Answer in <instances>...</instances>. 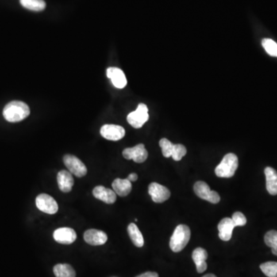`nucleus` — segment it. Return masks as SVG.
Returning a JSON list of instances; mask_svg holds the SVG:
<instances>
[{
	"instance_id": "a211bd4d",
	"label": "nucleus",
	"mask_w": 277,
	"mask_h": 277,
	"mask_svg": "<svg viewBox=\"0 0 277 277\" xmlns=\"http://www.w3.org/2000/svg\"><path fill=\"white\" fill-rule=\"evenodd\" d=\"M112 186L113 188V191L122 197L129 195L132 190V184L128 179H123L117 178L113 181Z\"/></svg>"
},
{
	"instance_id": "1a4fd4ad",
	"label": "nucleus",
	"mask_w": 277,
	"mask_h": 277,
	"mask_svg": "<svg viewBox=\"0 0 277 277\" xmlns=\"http://www.w3.org/2000/svg\"><path fill=\"white\" fill-rule=\"evenodd\" d=\"M149 194L151 196L152 201L156 203H162L168 201L170 197V191L168 188L157 182H152L150 184Z\"/></svg>"
},
{
	"instance_id": "f03ea898",
	"label": "nucleus",
	"mask_w": 277,
	"mask_h": 277,
	"mask_svg": "<svg viewBox=\"0 0 277 277\" xmlns=\"http://www.w3.org/2000/svg\"><path fill=\"white\" fill-rule=\"evenodd\" d=\"M191 237L190 228L186 225L177 226L170 238V247L172 251L179 252L187 245Z\"/></svg>"
},
{
	"instance_id": "20e7f679",
	"label": "nucleus",
	"mask_w": 277,
	"mask_h": 277,
	"mask_svg": "<svg viewBox=\"0 0 277 277\" xmlns=\"http://www.w3.org/2000/svg\"><path fill=\"white\" fill-rule=\"evenodd\" d=\"M148 120V108L143 103L139 104L137 109L127 116V121L135 129L141 128Z\"/></svg>"
},
{
	"instance_id": "2eb2a0df",
	"label": "nucleus",
	"mask_w": 277,
	"mask_h": 277,
	"mask_svg": "<svg viewBox=\"0 0 277 277\" xmlns=\"http://www.w3.org/2000/svg\"><path fill=\"white\" fill-rule=\"evenodd\" d=\"M93 194L95 198L107 204H113L116 201V193L102 186H96L93 189Z\"/></svg>"
},
{
	"instance_id": "f8f14e48",
	"label": "nucleus",
	"mask_w": 277,
	"mask_h": 277,
	"mask_svg": "<svg viewBox=\"0 0 277 277\" xmlns=\"http://www.w3.org/2000/svg\"><path fill=\"white\" fill-rule=\"evenodd\" d=\"M83 237L86 243L92 246L103 245L108 240L106 232L96 229H88Z\"/></svg>"
},
{
	"instance_id": "7ed1b4c3",
	"label": "nucleus",
	"mask_w": 277,
	"mask_h": 277,
	"mask_svg": "<svg viewBox=\"0 0 277 277\" xmlns=\"http://www.w3.org/2000/svg\"><path fill=\"white\" fill-rule=\"evenodd\" d=\"M239 160L234 153H228L215 169V174L220 178H231L237 170Z\"/></svg>"
},
{
	"instance_id": "412c9836",
	"label": "nucleus",
	"mask_w": 277,
	"mask_h": 277,
	"mask_svg": "<svg viewBox=\"0 0 277 277\" xmlns=\"http://www.w3.org/2000/svg\"><path fill=\"white\" fill-rule=\"evenodd\" d=\"M53 273L56 277H76L74 269L70 264H57L53 267Z\"/></svg>"
},
{
	"instance_id": "cd10ccee",
	"label": "nucleus",
	"mask_w": 277,
	"mask_h": 277,
	"mask_svg": "<svg viewBox=\"0 0 277 277\" xmlns=\"http://www.w3.org/2000/svg\"><path fill=\"white\" fill-rule=\"evenodd\" d=\"M232 221L234 222L236 227H243L247 224V218L241 212H236L232 217Z\"/></svg>"
},
{
	"instance_id": "c85d7f7f",
	"label": "nucleus",
	"mask_w": 277,
	"mask_h": 277,
	"mask_svg": "<svg viewBox=\"0 0 277 277\" xmlns=\"http://www.w3.org/2000/svg\"><path fill=\"white\" fill-rule=\"evenodd\" d=\"M136 277H159V275L156 272H147L141 275L137 276Z\"/></svg>"
},
{
	"instance_id": "f3484780",
	"label": "nucleus",
	"mask_w": 277,
	"mask_h": 277,
	"mask_svg": "<svg viewBox=\"0 0 277 277\" xmlns=\"http://www.w3.org/2000/svg\"><path fill=\"white\" fill-rule=\"evenodd\" d=\"M57 182L61 191L70 193L74 185V177L70 172L61 170L58 173Z\"/></svg>"
},
{
	"instance_id": "4468645a",
	"label": "nucleus",
	"mask_w": 277,
	"mask_h": 277,
	"mask_svg": "<svg viewBox=\"0 0 277 277\" xmlns=\"http://www.w3.org/2000/svg\"><path fill=\"white\" fill-rule=\"evenodd\" d=\"M236 225L232 218L223 219L218 225L219 237L220 240L224 241H229L232 236V231L234 229Z\"/></svg>"
},
{
	"instance_id": "6e6552de",
	"label": "nucleus",
	"mask_w": 277,
	"mask_h": 277,
	"mask_svg": "<svg viewBox=\"0 0 277 277\" xmlns=\"http://www.w3.org/2000/svg\"><path fill=\"white\" fill-rule=\"evenodd\" d=\"M125 159H132L137 163H144L148 158V152L143 144H138L132 148H126L123 152Z\"/></svg>"
},
{
	"instance_id": "423d86ee",
	"label": "nucleus",
	"mask_w": 277,
	"mask_h": 277,
	"mask_svg": "<svg viewBox=\"0 0 277 277\" xmlns=\"http://www.w3.org/2000/svg\"><path fill=\"white\" fill-rule=\"evenodd\" d=\"M63 162L69 171L76 176L81 178V177L85 176L87 174L86 165L74 155L67 154L63 157Z\"/></svg>"
},
{
	"instance_id": "b1692460",
	"label": "nucleus",
	"mask_w": 277,
	"mask_h": 277,
	"mask_svg": "<svg viewBox=\"0 0 277 277\" xmlns=\"http://www.w3.org/2000/svg\"><path fill=\"white\" fill-rule=\"evenodd\" d=\"M263 274L268 277H277V262H267L260 265Z\"/></svg>"
},
{
	"instance_id": "c756f323",
	"label": "nucleus",
	"mask_w": 277,
	"mask_h": 277,
	"mask_svg": "<svg viewBox=\"0 0 277 277\" xmlns=\"http://www.w3.org/2000/svg\"><path fill=\"white\" fill-rule=\"evenodd\" d=\"M127 179H129L130 182H136L138 179V176L136 174H129V176Z\"/></svg>"
},
{
	"instance_id": "0eeeda50",
	"label": "nucleus",
	"mask_w": 277,
	"mask_h": 277,
	"mask_svg": "<svg viewBox=\"0 0 277 277\" xmlns=\"http://www.w3.org/2000/svg\"><path fill=\"white\" fill-rule=\"evenodd\" d=\"M36 205L38 209L47 214H55L57 213L59 206L57 202L48 194H40L36 199Z\"/></svg>"
},
{
	"instance_id": "9b49d317",
	"label": "nucleus",
	"mask_w": 277,
	"mask_h": 277,
	"mask_svg": "<svg viewBox=\"0 0 277 277\" xmlns=\"http://www.w3.org/2000/svg\"><path fill=\"white\" fill-rule=\"evenodd\" d=\"M53 238L57 243L70 245L76 240V232L72 228L63 227L55 230L53 232Z\"/></svg>"
},
{
	"instance_id": "39448f33",
	"label": "nucleus",
	"mask_w": 277,
	"mask_h": 277,
	"mask_svg": "<svg viewBox=\"0 0 277 277\" xmlns=\"http://www.w3.org/2000/svg\"><path fill=\"white\" fill-rule=\"evenodd\" d=\"M194 192L197 197L202 200L209 201L211 203H218L220 201V197L219 193L216 191L210 190L209 185L206 182L202 181H198L194 184Z\"/></svg>"
},
{
	"instance_id": "dca6fc26",
	"label": "nucleus",
	"mask_w": 277,
	"mask_h": 277,
	"mask_svg": "<svg viewBox=\"0 0 277 277\" xmlns=\"http://www.w3.org/2000/svg\"><path fill=\"white\" fill-rule=\"evenodd\" d=\"M193 260L195 263L196 267H197V272L199 274H202L205 272L207 269V263H206V259L208 258V253L206 250L201 247H198L193 251Z\"/></svg>"
},
{
	"instance_id": "393cba45",
	"label": "nucleus",
	"mask_w": 277,
	"mask_h": 277,
	"mask_svg": "<svg viewBox=\"0 0 277 277\" xmlns=\"http://www.w3.org/2000/svg\"><path fill=\"white\" fill-rule=\"evenodd\" d=\"M262 46L269 55L277 57V43L271 39H263Z\"/></svg>"
},
{
	"instance_id": "bb28decb",
	"label": "nucleus",
	"mask_w": 277,
	"mask_h": 277,
	"mask_svg": "<svg viewBox=\"0 0 277 277\" xmlns=\"http://www.w3.org/2000/svg\"><path fill=\"white\" fill-rule=\"evenodd\" d=\"M186 149L182 144H174V150L172 152V157L175 161H179L183 156H186Z\"/></svg>"
},
{
	"instance_id": "aec40b11",
	"label": "nucleus",
	"mask_w": 277,
	"mask_h": 277,
	"mask_svg": "<svg viewBox=\"0 0 277 277\" xmlns=\"http://www.w3.org/2000/svg\"><path fill=\"white\" fill-rule=\"evenodd\" d=\"M128 233L132 243L136 247H142L144 245V239L143 234L135 224H130L128 227Z\"/></svg>"
},
{
	"instance_id": "5701e85b",
	"label": "nucleus",
	"mask_w": 277,
	"mask_h": 277,
	"mask_svg": "<svg viewBox=\"0 0 277 277\" xmlns=\"http://www.w3.org/2000/svg\"><path fill=\"white\" fill-rule=\"evenodd\" d=\"M265 243L272 249V252L277 256V231L270 230L264 236Z\"/></svg>"
},
{
	"instance_id": "6ab92c4d",
	"label": "nucleus",
	"mask_w": 277,
	"mask_h": 277,
	"mask_svg": "<svg viewBox=\"0 0 277 277\" xmlns=\"http://www.w3.org/2000/svg\"><path fill=\"white\" fill-rule=\"evenodd\" d=\"M267 180V190L270 195H277V172L272 167H267L264 170Z\"/></svg>"
},
{
	"instance_id": "4be33fe9",
	"label": "nucleus",
	"mask_w": 277,
	"mask_h": 277,
	"mask_svg": "<svg viewBox=\"0 0 277 277\" xmlns=\"http://www.w3.org/2000/svg\"><path fill=\"white\" fill-rule=\"evenodd\" d=\"M20 2L25 9L34 12L44 10L47 5L44 0H20Z\"/></svg>"
},
{
	"instance_id": "f257e3e1",
	"label": "nucleus",
	"mask_w": 277,
	"mask_h": 277,
	"mask_svg": "<svg viewBox=\"0 0 277 277\" xmlns=\"http://www.w3.org/2000/svg\"><path fill=\"white\" fill-rule=\"evenodd\" d=\"M4 118L9 123H18L25 120L30 114V109L25 102L12 101L4 107Z\"/></svg>"
},
{
	"instance_id": "7c9ffc66",
	"label": "nucleus",
	"mask_w": 277,
	"mask_h": 277,
	"mask_svg": "<svg viewBox=\"0 0 277 277\" xmlns=\"http://www.w3.org/2000/svg\"><path fill=\"white\" fill-rule=\"evenodd\" d=\"M202 277H217L216 276L213 275V274H206V275Z\"/></svg>"
},
{
	"instance_id": "a878e982",
	"label": "nucleus",
	"mask_w": 277,
	"mask_h": 277,
	"mask_svg": "<svg viewBox=\"0 0 277 277\" xmlns=\"http://www.w3.org/2000/svg\"><path fill=\"white\" fill-rule=\"evenodd\" d=\"M159 144L161 147L163 156L166 158L170 157L172 156L173 150H174V144H173L170 140H167L166 138H163V139L160 140Z\"/></svg>"
},
{
	"instance_id": "ddd939ff",
	"label": "nucleus",
	"mask_w": 277,
	"mask_h": 277,
	"mask_svg": "<svg viewBox=\"0 0 277 277\" xmlns=\"http://www.w3.org/2000/svg\"><path fill=\"white\" fill-rule=\"evenodd\" d=\"M106 76L111 79L115 87L124 89L127 84L126 77L123 70L117 67H109L106 70Z\"/></svg>"
},
{
	"instance_id": "9d476101",
	"label": "nucleus",
	"mask_w": 277,
	"mask_h": 277,
	"mask_svg": "<svg viewBox=\"0 0 277 277\" xmlns=\"http://www.w3.org/2000/svg\"><path fill=\"white\" fill-rule=\"evenodd\" d=\"M101 134L106 140L118 141L125 136V129L120 126L106 124L101 127Z\"/></svg>"
}]
</instances>
